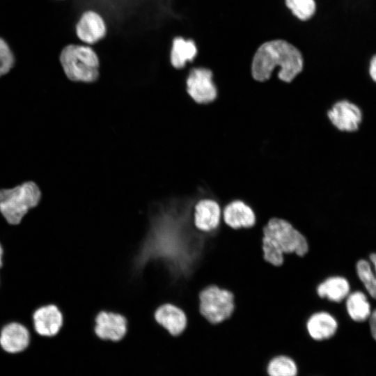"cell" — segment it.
<instances>
[{"mask_svg":"<svg viewBox=\"0 0 376 376\" xmlns=\"http://www.w3.org/2000/svg\"><path fill=\"white\" fill-rule=\"evenodd\" d=\"M301 52L283 40H274L261 45L255 53L251 63V75L258 81L269 79L276 68H279V78L291 82L303 70Z\"/></svg>","mask_w":376,"mask_h":376,"instance_id":"obj_1","label":"cell"},{"mask_svg":"<svg viewBox=\"0 0 376 376\" xmlns=\"http://www.w3.org/2000/svg\"><path fill=\"white\" fill-rule=\"evenodd\" d=\"M262 247L265 260L280 266L285 253L304 256L308 251V243L306 237L290 222L274 217L263 228Z\"/></svg>","mask_w":376,"mask_h":376,"instance_id":"obj_2","label":"cell"},{"mask_svg":"<svg viewBox=\"0 0 376 376\" xmlns=\"http://www.w3.org/2000/svg\"><path fill=\"white\" fill-rule=\"evenodd\" d=\"M42 194L32 181L0 189V214L11 226L19 225L30 210L39 204Z\"/></svg>","mask_w":376,"mask_h":376,"instance_id":"obj_3","label":"cell"},{"mask_svg":"<svg viewBox=\"0 0 376 376\" xmlns=\"http://www.w3.org/2000/svg\"><path fill=\"white\" fill-rule=\"evenodd\" d=\"M60 61L65 75L72 81L88 83L98 78L99 60L88 46H66L61 52Z\"/></svg>","mask_w":376,"mask_h":376,"instance_id":"obj_4","label":"cell"},{"mask_svg":"<svg viewBox=\"0 0 376 376\" xmlns=\"http://www.w3.org/2000/svg\"><path fill=\"white\" fill-rule=\"evenodd\" d=\"M199 300L201 314L213 324L228 319L235 308L233 292L215 285L203 289L199 294Z\"/></svg>","mask_w":376,"mask_h":376,"instance_id":"obj_5","label":"cell"},{"mask_svg":"<svg viewBox=\"0 0 376 376\" xmlns=\"http://www.w3.org/2000/svg\"><path fill=\"white\" fill-rule=\"evenodd\" d=\"M128 322L122 314L101 311L95 318L94 333L100 340L118 343L126 336Z\"/></svg>","mask_w":376,"mask_h":376,"instance_id":"obj_6","label":"cell"},{"mask_svg":"<svg viewBox=\"0 0 376 376\" xmlns=\"http://www.w3.org/2000/svg\"><path fill=\"white\" fill-rule=\"evenodd\" d=\"M187 91L198 104H207L217 96V89L212 79V72L205 68L191 70L187 79Z\"/></svg>","mask_w":376,"mask_h":376,"instance_id":"obj_7","label":"cell"},{"mask_svg":"<svg viewBox=\"0 0 376 376\" xmlns=\"http://www.w3.org/2000/svg\"><path fill=\"white\" fill-rule=\"evenodd\" d=\"M35 331L44 337H54L58 334L63 326V315L54 304L41 305L32 314Z\"/></svg>","mask_w":376,"mask_h":376,"instance_id":"obj_8","label":"cell"},{"mask_svg":"<svg viewBox=\"0 0 376 376\" xmlns=\"http://www.w3.org/2000/svg\"><path fill=\"white\" fill-rule=\"evenodd\" d=\"M327 116L338 130L348 132L358 130L363 118L361 109L346 100L336 102L328 111Z\"/></svg>","mask_w":376,"mask_h":376,"instance_id":"obj_9","label":"cell"},{"mask_svg":"<svg viewBox=\"0 0 376 376\" xmlns=\"http://www.w3.org/2000/svg\"><path fill=\"white\" fill-rule=\"evenodd\" d=\"M222 219V209L212 198H205L198 201L194 207V224L202 232L217 229Z\"/></svg>","mask_w":376,"mask_h":376,"instance_id":"obj_10","label":"cell"},{"mask_svg":"<svg viewBox=\"0 0 376 376\" xmlns=\"http://www.w3.org/2000/svg\"><path fill=\"white\" fill-rule=\"evenodd\" d=\"M338 322L330 313L320 311L308 318L306 328L308 336L315 341L322 342L334 337L338 330Z\"/></svg>","mask_w":376,"mask_h":376,"instance_id":"obj_11","label":"cell"},{"mask_svg":"<svg viewBox=\"0 0 376 376\" xmlns=\"http://www.w3.org/2000/svg\"><path fill=\"white\" fill-rule=\"evenodd\" d=\"M158 324L172 336H178L183 333L187 325V318L184 311L171 303L159 306L154 313Z\"/></svg>","mask_w":376,"mask_h":376,"instance_id":"obj_12","label":"cell"},{"mask_svg":"<svg viewBox=\"0 0 376 376\" xmlns=\"http://www.w3.org/2000/svg\"><path fill=\"white\" fill-rule=\"evenodd\" d=\"M30 333L23 324L10 322L0 331V345L6 352L16 354L24 351L29 345Z\"/></svg>","mask_w":376,"mask_h":376,"instance_id":"obj_13","label":"cell"},{"mask_svg":"<svg viewBox=\"0 0 376 376\" xmlns=\"http://www.w3.org/2000/svg\"><path fill=\"white\" fill-rule=\"evenodd\" d=\"M222 220L229 227L240 229L253 226L256 218L251 206L242 200L235 199L222 209Z\"/></svg>","mask_w":376,"mask_h":376,"instance_id":"obj_14","label":"cell"},{"mask_svg":"<svg viewBox=\"0 0 376 376\" xmlns=\"http://www.w3.org/2000/svg\"><path fill=\"white\" fill-rule=\"evenodd\" d=\"M350 291V281L347 277L341 275L328 276L316 288L319 297L338 304L343 302Z\"/></svg>","mask_w":376,"mask_h":376,"instance_id":"obj_15","label":"cell"},{"mask_svg":"<svg viewBox=\"0 0 376 376\" xmlns=\"http://www.w3.org/2000/svg\"><path fill=\"white\" fill-rule=\"evenodd\" d=\"M77 35L84 42L94 43L106 33V26L102 18L96 13L88 11L80 18L76 26Z\"/></svg>","mask_w":376,"mask_h":376,"instance_id":"obj_16","label":"cell"},{"mask_svg":"<svg viewBox=\"0 0 376 376\" xmlns=\"http://www.w3.org/2000/svg\"><path fill=\"white\" fill-rule=\"evenodd\" d=\"M347 315L356 322L368 320L371 313V306L366 295L361 291L350 292L344 301Z\"/></svg>","mask_w":376,"mask_h":376,"instance_id":"obj_17","label":"cell"},{"mask_svg":"<svg viewBox=\"0 0 376 376\" xmlns=\"http://www.w3.org/2000/svg\"><path fill=\"white\" fill-rule=\"evenodd\" d=\"M196 54L197 48L192 40L175 38L171 52V64L175 68H182L187 62L192 61Z\"/></svg>","mask_w":376,"mask_h":376,"instance_id":"obj_18","label":"cell"},{"mask_svg":"<svg viewBox=\"0 0 376 376\" xmlns=\"http://www.w3.org/2000/svg\"><path fill=\"white\" fill-rule=\"evenodd\" d=\"M369 259L373 269L368 260L360 259L356 263V273L369 295L376 300V253H370Z\"/></svg>","mask_w":376,"mask_h":376,"instance_id":"obj_19","label":"cell"},{"mask_svg":"<svg viewBox=\"0 0 376 376\" xmlns=\"http://www.w3.org/2000/svg\"><path fill=\"white\" fill-rule=\"evenodd\" d=\"M267 373L269 376H297V367L291 358L280 355L269 361Z\"/></svg>","mask_w":376,"mask_h":376,"instance_id":"obj_20","label":"cell"},{"mask_svg":"<svg viewBox=\"0 0 376 376\" xmlns=\"http://www.w3.org/2000/svg\"><path fill=\"white\" fill-rule=\"evenodd\" d=\"M287 7L301 20L310 19L315 12L314 0H285Z\"/></svg>","mask_w":376,"mask_h":376,"instance_id":"obj_21","label":"cell"},{"mask_svg":"<svg viewBox=\"0 0 376 376\" xmlns=\"http://www.w3.org/2000/svg\"><path fill=\"white\" fill-rule=\"evenodd\" d=\"M13 64V53L6 41L0 38V77L8 73Z\"/></svg>","mask_w":376,"mask_h":376,"instance_id":"obj_22","label":"cell"},{"mask_svg":"<svg viewBox=\"0 0 376 376\" xmlns=\"http://www.w3.org/2000/svg\"><path fill=\"white\" fill-rule=\"evenodd\" d=\"M368 323L371 336L376 341V308L372 311V313L368 319Z\"/></svg>","mask_w":376,"mask_h":376,"instance_id":"obj_23","label":"cell"},{"mask_svg":"<svg viewBox=\"0 0 376 376\" xmlns=\"http://www.w3.org/2000/svg\"><path fill=\"white\" fill-rule=\"evenodd\" d=\"M369 75L371 79L376 83V55L370 60L369 65Z\"/></svg>","mask_w":376,"mask_h":376,"instance_id":"obj_24","label":"cell"},{"mask_svg":"<svg viewBox=\"0 0 376 376\" xmlns=\"http://www.w3.org/2000/svg\"><path fill=\"white\" fill-rule=\"evenodd\" d=\"M3 247L0 242V268L3 266Z\"/></svg>","mask_w":376,"mask_h":376,"instance_id":"obj_25","label":"cell"}]
</instances>
